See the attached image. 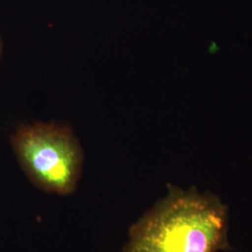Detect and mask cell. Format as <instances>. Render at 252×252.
Segmentation results:
<instances>
[{"label": "cell", "mask_w": 252, "mask_h": 252, "mask_svg": "<svg viewBox=\"0 0 252 252\" xmlns=\"http://www.w3.org/2000/svg\"><path fill=\"white\" fill-rule=\"evenodd\" d=\"M228 214L213 195L172 188L130 230L122 252H218L227 250Z\"/></svg>", "instance_id": "obj_1"}, {"label": "cell", "mask_w": 252, "mask_h": 252, "mask_svg": "<svg viewBox=\"0 0 252 252\" xmlns=\"http://www.w3.org/2000/svg\"><path fill=\"white\" fill-rule=\"evenodd\" d=\"M10 143L20 166L36 188L62 196L77 188L83 151L69 126L22 125L11 135Z\"/></svg>", "instance_id": "obj_2"}, {"label": "cell", "mask_w": 252, "mask_h": 252, "mask_svg": "<svg viewBox=\"0 0 252 252\" xmlns=\"http://www.w3.org/2000/svg\"><path fill=\"white\" fill-rule=\"evenodd\" d=\"M2 52H3V41H2V38L0 36V59H1V56H2Z\"/></svg>", "instance_id": "obj_3"}]
</instances>
